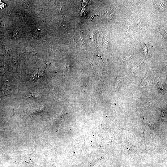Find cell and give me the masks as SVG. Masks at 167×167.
Listing matches in <instances>:
<instances>
[{
  "instance_id": "cell-1",
  "label": "cell",
  "mask_w": 167,
  "mask_h": 167,
  "mask_svg": "<svg viewBox=\"0 0 167 167\" xmlns=\"http://www.w3.org/2000/svg\"><path fill=\"white\" fill-rule=\"evenodd\" d=\"M19 35V32L18 29H15L13 32V36L15 38L18 37Z\"/></svg>"
}]
</instances>
